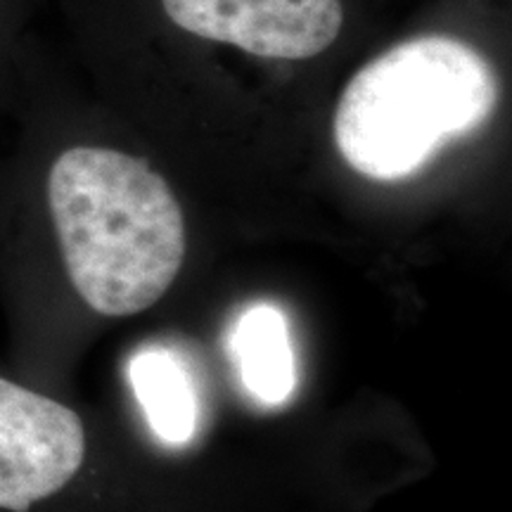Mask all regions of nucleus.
Here are the masks:
<instances>
[{
    "label": "nucleus",
    "instance_id": "f257e3e1",
    "mask_svg": "<svg viewBox=\"0 0 512 512\" xmlns=\"http://www.w3.org/2000/svg\"><path fill=\"white\" fill-rule=\"evenodd\" d=\"M48 207L69 280L100 316L150 309L181 271V204L143 159L107 147L62 152L48 176Z\"/></svg>",
    "mask_w": 512,
    "mask_h": 512
},
{
    "label": "nucleus",
    "instance_id": "f03ea898",
    "mask_svg": "<svg viewBox=\"0 0 512 512\" xmlns=\"http://www.w3.org/2000/svg\"><path fill=\"white\" fill-rule=\"evenodd\" d=\"M498 102L489 60L451 36H420L375 57L335 112L344 162L373 181H401L451 140L486 124Z\"/></svg>",
    "mask_w": 512,
    "mask_h": 512
},
{
    "label": "nucleus",
    "instance_id": "7ed1b4c3",
    "mask_svg": "<svg viewBox=\"0 0 512 512\" xmlns=\"http://www.w3.org/2000/svg\"><path fill=\"white\" fill-rule=\"evenodd\" d=\"M86 430L72 408L0 377V510L29 512L72 482Z\"/></svg>",
    "mask_w": 512,
    "mask_h": 512
},
{
    "label": "nucleus",
    "instance_id": "20e7f679",
    "mask_svg": "<svg viewBox=\"0 0 512 512\" xmlns=\"http://www.w3.org/2000/svg\"><path fill=\"white\" fill-rule=\"evenodd\" d=\"M176 27L266 60H309L342 29L339 0H162Z\"/></svg>",
    "mask_w": 512,
    "mask_h": 512
},
{
    "label": "nucleus",
    "instance_id": "39448f33",
    "mask_svg": "<svg viewBox=\"0 0 512 512\" xmlns=\"http://www.w3.org/2000/svg\"><path fill=\"white\" fill-rule=\"evenodd\" d=\"M240 380L256 401L280 406L297 389V358L285 313L273 304H254L242 313L230 337Z\"/></svg>",
    "mask_w": 512,
    "mask_h": 512
},
{
    "label": "nucleus",
    "instance_id": "423d86ee",
    "mask_svg": "<svg viewBox=\"0 0 512 512\" xmlns=\"http://www.w3.org/2000/svg\"><path fill=\"white\" fill-rule=\"evenodd\" d=\"M128 380L147 425L164 444L185 446L195 437L200 403L188 368L174 351L159 347L140 349L128 363Z\"/></svg>",
    "mask_w": 512,
    "mask_h": 512
}]
</instances>
